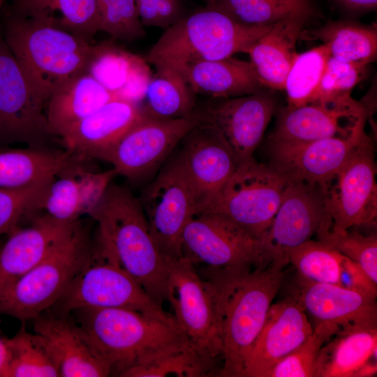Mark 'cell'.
<instances>
[{"label":"cell","mask_w":377,"mask_h":377,"mask_svg":"<svg viewBox=\"0 0 377 377\" xmlns=\"http://www.w3.org/2000/svg\"><path fill=\"white\" fill-rule=\"evenodd\" d=\"M205 272L216 295L223 360L219 376L242 377L245 356L280 288L283 269L269 265L253 269L208 267Z\"/></svg>","instance_id":"1"},{"label":"cell","mask_w":377,"mask_h":377,"mask_svg":"<svg viewBox=\"0 0 377 377\" xmlns=\"http://www.w3.org/2000/svg\"><path fill=\"white\" fill-rule=\"evenodd\" d=\"M2 36L46 103L58 87L87 71L94 45L48 20L11 11L5 15Z\"/></svg>","instance_id":"2"},{"label":"cell","mask_w":377,"mask_h":377,"mask_svg":"<svg viewBox=\"0 0 377 377\" xmlns=\"http://www.w3.org/2000/svg\"><path fill=\"white\" fill-rule=\"evenodd\" d=\"M88 216L108 239L123 269L161 305L166 302L167 266L150 231L139 199L110 183Z\"/></svg>","instance_id":"3"},{"label":"cell","mask_w":377,"mask_h":377,"mask_svg":"<svg viewBox=\"0 0 377 377\" xmlns=\"http://www.w3.org/2000/svg\"><path fill=\"white\" fill-rule=\"evenodd\" d=\"M77 324L94 351L110 367L111 376L152 355L188 341L182 330L163 320L126 309H87ZM72 312V313H73Z\"/></svg>","instance_id":"4"},{"label":"cell","mask_w":377,"mask_h":377,"mask_svg":"<svg viewBox=\"0 0 377 377\" xmlns=\"http://www.w3.org/2000/svg\"><path fill=\"white\" fill-rule=\"evenodd\" d=\"M273 24H243L206 6L167 28L149 50L147 61L155 67L179 70L198 61L224 59L238 52L247 53Z\"/></svg>","instance_id":"5"},{"label":"cell","mask_w":377,"mask_h":377,"mask_svg":"<svg viewBox=\"0 0 377 377\" xmlns=\"http://www.w3.org/2000/svg\"><path fill=\"white\" fill-rule=\"evenodd\" d=\"M52 307L62 316L87 309H126L179 328L174 315L121 267L110 242L98 230L89 261Z\"/></svg>","instance_id":"6"},{"label":"cell","mask_w":377,"mask_h":377,"mask_svg":"<svg viewBox=\"0 0 377 377\" xmlns=\"http://www.w3.org/2000/svg\"><path fill=\"white\" fill-rule=\"evenodd\" d=\"M93 243L79 221L47 257L0 293V314L25 323L52 307L89 261Z\"/></svg>","instance_id":"7"},{"label":"cell","mask_w":377,"mask_h":377,"mask_svg":"<svg viewBox=\"0 0 377 377\" xmlns=\"http://www.w3.org/2000/svg\"><path fill=\"white\" fill-rule=\"evenodd\" d=\"M167 297L173 315L188 341L200 351L221 357L215 290L197 272L195 265L181 258H165Z\"/></svg>","instance_id":"8"},{"label":"cell","mask_w":377,"mask_h":377,"mask_svg":"<svg viewBox=\"0 0 377 377\" xmlns=\"http://www.w3.org/2000/svg\"><path fill=\"white\" fill-rule=\"evenodd\" d=\"M288 183L270 164L252 158L237 165L219 199L208 211L227 216L259 239L271 224Z\"/></svg>","instance_id":"9"},{"label":"cell","mask_w":377,"mask_h":377,"mask_svg":"<svg viewBox=\"0 0 377 377\" xmlns=\"http://www.w3.org/2000/svg\"><path fill=\"white\" fill-rule=\"evenodd\" d=\"M182 257L209 268L253 269L263 264L260 241L227 216L196 212L181 237Z\"/></svg>","instance_id":"10"},{"label":"cell","mask_w":377,"mask_h":377,"mask_svg":"<svg viewBox=\"0 0 377 377\" xmlns=\"http://www.w3.org/2000/svg\"><path fill=\"white\" fill-rule=\"evenodd\" d=\"M139 199L153 238L167 258H182L183 230L198 203L178 155L163 167Z\"/></svg>","instance_id":"11"},{"label":"cell","mask_w":377,"mask_h":377,"mask_svg":"<svg viewBox=\"0 0 377 377\" xmlns=\"http://www.w3.org/2000/svg\"><path fill=\"white\" fill-rule=\"evenodd\" d=\"M376 174L374 145L368 136L323 190L325 211L334 231L376 227Z\"/></svg>","instance_id":"12"},{"label":"cell","mask_w":377,"mask_h":377,"mask_svg":"<svg viewBox=\"0 0 377 377\" xmlns=\"http://www.w3.org/2000/svg\"><path fill=\"white\" fill-rule=\"evenodd\" d=\"M45 105L0 34V140L45 147L43 143L54 137Z\"/></svg>","instance_id":"13"},{"label":"cell","mask_w":377,"mask_h":377,"mask_svg":"<svg viewBox=\"0 0 377 377\" xmlns=\"http://www.w3.org/2000/svg\"><path fill=\"white\" fill-rule=\"evenodd\" d=\"M274 98L263 90L237 97L212 98L195 105L190 117L214 129L226 142L238 165L253 158L276 110Z\"/></svg>","instance_id":"14"},{"label":"cell","mask_w":377,"mask_h":377,"mask_svg":"<svg viewBox=\"0 0 377 377\" xmlns=\"http://www.w3.org/2000/svg\"><path fill=\"white\" fill-rule=\"evenodd\" d=\"M326 215L323 190L304 182H290L280 206L263 235L259 237L264 266L283 269L289 250L311 239Z\"/></svg>","instance_id":"15"},{"label":"cell","mask_w":377,"mask_h":377,"mask_svg":"<svg viewBox=\"0 0 377 377\" xmlns=\"http://www.w3.org/2000/svg\"><path fill=\"white\" fill-rule=\"evenodd\" d=\"M365 105L351 93L321 96L297 108H285L279 114L271 140L311 141L348 138L365 126Z\"/></svg>","instance_id":"16"},{"label":"cell","mask_w":377,"mask_h":377,"mask_svg":"<svg viewBox=\"0 0 377 377\" xmlns=\"http://www.w3.org/2000/svg\"><path fill=\"white\" fill-rule=\"evenodd\" d=\"M196 124L190 117L159 119L143 114L119 140L105 161L117 175L138 181L159 166Z\"/></svg>","instance_id":"17"},{"label":"cell","mask_w":377,"mask_h":377,"mask_svg":"<svg viewBox=\"0 0 377 377\" xmlns=\"http://www.w3.org/2000/svg\"><path fill=\"white\" fill-rule=\"evenodd\" d=\"M368 137L365 126L348 138L311 141L271 140L270 164L288 182H304L325 189L329 182Z\"/></svg>","instance_id":"18"},{"label":"cell","mask_w":377,"mask_h":377,"mask_svg":"<svg viewBox=\"0 0 377 377\" xmlns=\"http://www.w3.org/2000/svg\"><path fill=\"white\" fill-rule=\"evenodd\" d=\"M182 142L177 155L195 192L198 212L208 211L219 199L237 161L221 135L207 126L196 124Z\"/></svg>","instance_id":"19"},{"label":"cell","mask_w":377,"mask_h":377,"mask_svg":"<svg viewBox=\"0 0 377 377\" xmlns=\"http://www.w3.org/2000/svg\"><path fill=\"white\" fill-rule=\"evenodd\" d=\"M313 330L306 312L291 297L272 304L262 330L245 356L242 377H263Z\"/></svg>","instance_id":"20"},{"label":"cell","mask_w":377,"mask_h":377,"mask_svg":"<svg viewBox=\"0 0 377 377\" xmlns=\"http://www.w3.org/2000/svg\"><path fill=\"white\" fill-rule=\"evenodd\" d=\"M142 115L138 103L115 97L73 126L60 139L65 149L78 160L105 161L119 140Z\"/></svg>","instance_id":"21"},{"label":"cell","mask_w":377,"mask_h":377,"mask_svg":"<svg viewBox=\"0 0 377 377\" xmlns=\"http://www.w3.org/2000/svg\"><path fill=\"white\" fill-rule=\"evenodd\" d=\"M33 321L34 332L58 366L62 377H105L110 367L90 346L69 315L42 313Z\"/></svg>","instance_id":"22"},{"label":"cell","mask_w":377,"mask_h":377,"mask_svg":"<svg viewBox=\"0 0 377 377\" xmlns=\"http://www.w3.org/2000/svg\"><path fill=\"white\" fill-rule=\"evenodd\" d=\"M78 221L64 222L44 213L29 226L8 234L0 249V293L47 257Z\"/></svg>","instance_id":"23"},{"label":"cell","mask_w":377,"mask_h":377,"mask_svg":"<svg viewBox=\"0 0 377 377\" xmlns=\"http://www.w3.org/2000/svg\"><path fill=\"white\" fill-rule=\"evenodd\" d=\"M75 158L50 184L42 210L64 222L75 223L87 215L117 176L113 168L94 172L84 169Z\"/></svg>","instance_id":"24"},{"label":"cell","mask_w":377,"mask_h":377,"mask_svg":"<svg viewBox=\"0 0 377 377\" xmlns=\"http://www.w3.org/2000/svg\"><path fill=\"white\" fill-rule=\"evenodd\" d=\"M288 296L315 321L341 325L353 321L377 320L376 298L337 284L315 283L297 275Z\"/></svg>","instance_id":"25"},{"label":"cell","mask_w":377,"mask_h":377,"mask_svg":"<svg viewBox=\"0 0 377 377\" xmlns=\"http://www.w3.org/2000/svg\"><path fill=\"white\" fill-rule=\"evenodd\" d=\"M377 320L339 325L320 349L314 377H353L369 359L376 360Z\"/></svg>","instance_id":"26"},{"label":"cell","mask_w":377,"mask_h":377,"mask_svg":"<svg viewBox=\"0 0 377 377\" xmlns=\"http://www.w3.org/2000/svg\"><path fill=\"white\" fill-rule=\"evenodd\" d=\"M306 15H294L276 23L259 38L247 53L263 87L283 90L287 74L298 53L297 39Z\"/></svg>","instance_id":"27"},{"label":"cell","mask_w":377,"mask_h":377,"mask_svg":"<svg viewBox=\"0 0 377 377\" xmlns=\"http://www.w3.org/2000/svg\"><path fill=\"white\" fill-rule=\"evenodd\" d=\"M87 71L115 97L138 104L152 75L146 59L109 42L94 45Z\"/></svg>","instance_id":"28"},{"label":"cell","mask_w":377,"mask_h":377,"mask_svg":"<svg viewBox=\"0 0 377 377\" xmlns=\"http://www.w3.org/2000/svg\"><path fill=\"white\" fill-rule=\"evenodd\" d=\"M113 98L87 71L73 77L58 87L47 101L45 112L51 133L60 138Z\"/></svg>","instance_id":"29"},{"label":"cell","mask_w":377,"mask_h":377,"mask_svg":"<svg viewBox=\"0 0 377 377\" xmlns=\"http://www.w3.org/2000/svg\"><path fill=\"white\" fill-rule=\"evenodd\" d=\"M177 71L195 94L211 98L242 96L264 89L251 63L232 57L198 61Z\"/></svg>","instance_id":"30"},{"label":"cell","mask_w":377,"mask_h":377,"mask_svg":"<svg viewBox=\"0 0 377 377\" xmlns=\"http://www.w3.org/2000/svg\"><path fill=\"white\" fill-rule=\"evenodd\" d=\"M75 159L66 149L46 147L0 149V188L52 182Z\"/></svg>","instance_id":"31"},{"label":"cell","mask_w":377,"mask_h":377,"mask_svg":"<svg viewBox=\"0 0 377 377\" xmlns=\"http://www.w3.org/2000/svg\"><path fill=\"white\" fill-rule=\"evenodd\" d=\"M139 105L144 115L159 119L188 117L195 107V94L178 71L156 67Z\"/></svg>","instance_id":"32"},{"label":"cell","mask_w":377,"mask_h":377,"mask_svg":"<svg viewBox=\"0 0 377 377\" xmlns=\"http://www.w3.org/2000/svg\"><path fill=\"white\" fill-rule=\"evenodd\" d=\"M10 11L48 20L89 40L100 31L96 0H14Z\"/></svg>","instance_id":"33"},{"label":"cell","mask_w":377,"mask_h":377,"mask_svg":"<svg viewBox=\"0 0 377 377\" xmlns=\"http://www.w3.org/2000/svg\"><path fill=\"white\" fill-rule=\"evenodd\" d=\"M216 358L189 341L161 350L124 371L121 377H202L212 376Z\"/></svg>","instance_id":"34"},{"label":"cell","mask_w":377,"mask_h":377,"mask_svg":"<svg viewBox=\"0 0 377 377\" xmlns=\"http://www.w3.org/2000/svg\"><path fill=\"white\" fill-rule=\"evenodd\" d=\"M328 47L330 56L350 64L367 66L377 56V30L350 21L332 22L313 31Z\"/></svg>","instance_id":"35"},{"label":"cell","mask_w":377,"mask_h":377,"mask_svg":"<svg viewBox=\"0 0 377 377\" xmlns=\"http://www.w3.org/2000/svg\"><path fill=\"white\" fill-rule=\"evenodd\" d=\"M246 25L273 24L294 15L314 14L311 0H216L210 6Z\"/></svg>","instance_id":"36"},{"label":"cell","mask_w":377,"mask_h":377,"mask_svg":"<svg viewBox=\"0 0 377 377\" xmlns=\"http://www.w3.org/2000/svg\"><path fill=\"white\" fill-rule=\"evenodd\" d=\"M330 54L326 45L298 53L285 80L288 108H297L318 98L322 77Z\"/></svg>","instance_id":"37"},{"label":"cell","mask_w":377,"mask_h":377,"mask_svg":"<svg viewBox=\"0 0 377 377\" xmlns=\"http://www.w3.org/2000/svg\"><path fill=\"white\" fill-rule=\"evenodd\" d=\"M9 351L6 377H57L60 371L39 337L22 326L5 337Z\"/></svg>","instance_id":"38"},{"label":"cell","mask_w":377,"mask_h":377,"mask_svg":"<svg viewBox=\"0 0 377 377\" xmlns=\"http://www.w3.org/2000/svg\"><path fill=\"white\" fill-rule=\"evenodd\" d=\"M318 240L359 264L371 280L377 283V235H364L351 228L334 231L331 220L325 215L316 234Z\"/></svg>","instance_id":"39"},{"label":"cell","mask_w":377,"mask_h":377,"mask_svg":"<svg viewBox=\"0 0 377 377\" xmlns=\"http://www.w3.org/2000/svg\"><path fill=\"white\" fill-rule=\"evenodd\" d=\"M340 253L320 241L309 239L287 253L288 263L300 278L315 283L337 284Z\"/></svg>","instance_id":"40"},{"label":"cell","mask_w":377,"mask_h":377,"mask_svg":"<svg viewBox=\"0 0 377 377\" xmlns=\"http://www.w3.org/2000/svg\"><path fill=\"white\" fill-rule=\"evenodd\" d=\"M339 326L330 323L315 324L305 341L276 362L263 377H314L320 349Z\"/></svg>","instance_id":"41"},{"label":"cell","mask_w":377,"mask_h":377,"mask_svg":"<svg viewBox=\"0 0 377 377\" xmlns=\"http://www.w3.org/2000/svg\"><path fill=\"white\" fill-rule=\"evenodd\" d=\"M52 182L17 188H0V235L10 234L18 228L22 220L42 210Z\"/></svg>","instance_id":"42"},{"label":"cell","mask_w":377,"mask_h":377,"mask_svg":"<svg viewBox=\"0 0 377 377\" xmlns=\"http://www.w3.org/2000/svg\"><path fill=\"white\" fill-rule=\"evenodd\" d=\"M100 31L132 42L145 36L135 0H96Z\"/></svg>","instance_id":"43"},{"label":"cell","mask_w":377,"mask_h":377,"mask_svg":"<svg viewBox=\"0 0 377 377\" xmlns=\"http://www.w3.org/2000/svg\"><path fill=\"white\" fill-rule=\"evenodd\" d=\"M365 65L340 61L330 56L322 77L318 97L351 93L367 73Z\"/></svg>","instance_id":"44"},{"label":"cell","mask_w":377,"mask_h":377,"mask_svg":"<svg viewBox=\"0 0 377 377\" xmlns=\"http://www.w3.org/2000/svg\"><path fill=\"white\" fill-rule=\"evenodd\" d=\"M143 26L168 28L182 17L181 0H135Z\"/></svg>","instance_id":"45"},{"label":"cell","mask_w":377,"mask_h":377,"mask_svg":"<svg viewBox=\"0 0 377 377\" xmlns=\"http://www.w3.org/2000/svg\"><path fill=\"white\" fill-rule=\"evenodd\" d=\"M338 285L374 298L377 296V283L359 264L341 253Z\"/></svg>","instance_id":"46"},{"label":"cell","mask_w":377,"mask_h":377,"mask_svg":"<svg viewBox=\"0 0 377 377\" xmlns=\"http://www.w3.org/2000/svg\"><path fill=\"white\" fill-rule=\"evenodd\" d=\"M346 9L365 11L376 8L377 0H336Z\"/></svg>","instance_id":"47"},{"label":"cell","mask_w":377,"mask_h":377,"mask_svg":"<svg viewBox=\"0 0 377 377\" xmlns=\"http://www.w3.org/2000/svg\"><path fill=\"white\" fill-rule=\"evenodd\" d=\"M377 372L376 360L371 358L362 365L353 374V377L374 376Z\"/></svg>","instance_id":"48"},{"label":"cell","mask_w":377,"mask_h":377,"mask_svg":"<svg viewBox=\"0 0 377 377\" xmlns=\"http://www.w3.org/2000/svg\"><path fill=\"white\" fill-rule=\"evenodd\" d=\"M9 361V351L5 337L0 335V377H6V373Z\"/></svg>","instance_id":"49"},{"label":"cell","mask_w":377,"mask_h":377,"mask_svg":"<svg viewBox=\"0 0 377 377\" xmlns=\"http://www.w3.org/2000/svg\"><path fill=\"white\" fill-rule=\"evenodd\" d=\"M216 0H206L207 1V6H210L214 4Z\"/></svg>","instance_id":"50"},{"label":"cell","mask_w":377,"mask_h":377,"mask_svg":"<svg viewBox=\"0 0 377 377\" xmlns=\"http://www.w3.org/2000/svg\"><path fill=\"white\" fill-rule=\"evenodd\" d=\"M3 1H4V0H0V11H1V7H2V5L3 3Z\"/></svg>","instance_id":"51"},{"label":"cell","mask_w":377,"mask_h":377,"mask_svg":"<svg viewBox=\"0 0 377 377\" xmlns=\"http://www.w3.org/2000/svg\"><path fill=\"white\" fill-rule=\"evenodd\" d=\"M1 246L0 245V249H1Z\"/></svg>","instance_id":"52"}]
</instances>
